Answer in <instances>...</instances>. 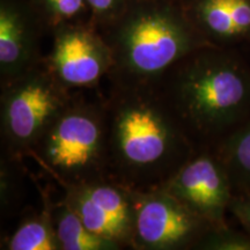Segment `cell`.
Segmentation results:
<instances>
[{"instance_id": "cell-16", "label": "cell", "mask_w": 250, "mask_h": 250, "mask_svg": "<svg viewBox=\"0 0 250 250\" xmlns=\"http://www.w3.org/2000/svg\"><path fill=\"white\" fill-rule=\"evenodd\" d=\"M196 249L199 250H250V235L229 227L212 228L206 233Z\"/></svg>"}, {"instance_id": "cell-8", "label": "cell", "mask_w": 250, "mask_h": 250, "mask_svg": "<svg viewBox=\"0 0 250 250\" xmlns=\"http://www.w3.org/2000/svg\"><path fill=\"white\" fill-rule=\"evenodd\" d=\"M159 188L182 202L213 228L228 226L226 214L235 193L228 173L214 152L198 151Z\"/></svg>"}, {"instance_id": "cell-11", "label": "cell", "mask_w": 250, "mask_h": 250, "mask_svg": "<svg viewBox=\"0 0 250 250\" xmlns=\"http://www.w3.org/2000/svg\"><path fill=\"white\" fill-rule=\"evenodd\" d=\"M181 5L211 44L225 48L250 40V0H184Z\"/></svg>"}, {"instance_id": "cell-19", "label": "cell", "mask_w": 250, "mask_h": 250, "mask_svg": "<svg viewBox=\"0 0 250 250\" xmlns=\"http://www.w3.org/2000/svg\"><path fill=\"white\" fill-rule=\"evenodd\" d=\"M229 212L237 219L245 232L250 235V195H235L229 205Z\"/></svg>"}, {"instance_id": "cell-18", "label": "cell", "mask_w": 250, "mask_h": 250, "mask_svg": "<svg viewBox=\"0 0 250 250\" xmlns=\"http://www.w3.org/2000/svg\"><path fill=\"white\" fill-rule=\"evenodd\" d=\"M132 0H86L88 20L98 29L107 27L126 9Z\"/></svg>"}, {"instance_id": "cell-5", "label": "cell", "mask_w": 250, "mask_h": 250, "mask_svg": "<svg viewBox=\"0 0 250 250\" xmlns=\"http://www.w3.org/2000/svg\"><path fill=\"white\" fill-rule=\"evenodd\" d=\"M74 93L65 88L44 61L1 85L0 131L2 154L22 160L67 107Z\"/></svg>"}, {"instance_id": "cell-6", "label": "cell", "mask_w": 250, "mask_h": 250, "mask_svg": "<svg viewBox=\"0 0 250 250\" xmlns=\"http://www.w3.org/2000/svg\"><path fill=\"white\" fill-rule=\"evenodd\" d=\"M132 242L136 250L196 249L212 225L161 188L133 191Z\"/></svg>"}, {"instance_id": "cell-12", "label": "cell", "mask_w": 250, "mask_h": 250, "mask_svg": "<svg viewBox=\"0 0 250 250\" xmlns=\"http://www.w3.org/2000/svg\"><path fill=\"white\" fill-rule=\"evenodd\" d=\"M214 154L224 165L235 195H250V117L220 140Z\"/></svg>"}, {"instance_id": "cell-3", "label": "cell", "mask_w": 250, "mask_h": 250, "mask_svg": "<svg viewBox=\"0 0 250 250\" xmlns=\"http://www.w3.org/2000/svg\"><path fill=\"white\" fill-rule=\"evenodd\" d=\"M100 31L112 58L107 79L118 85L155 86L188 55L213 46L170 0H132Z\"/></svg>"}, {"instance_id": "cell-2", "label": "cell", "mask_w": 250, "mask_h": 250, "mask_svg": "<svg viewBox=\"0 0 250 250\" xmlns=\"http://www.w3.org/2000/svg\"><path fill=\"white\" fill-rule=\"evenodd\" d=\"M155 87L196 146L218 144L250 117V70L221 46L188 55Z\"/></svg>"}, {"instance_id": "cell-4", "label": "cell", "mask_w": 250, "mask_h": 250, "mask_svg": "<svg viewBox=\"0 0 250 250\" xmlns=\"http://www.w3.org/2000/svg\"><path fill=\"white\" fill-rule=\"evenodd\" d=\"M30 156L61 187L110 179L103 98L87 100L79 92L74 93Z\"/></svg>"}, {"instance_id": "cell-14", "label": "cell", "mask_w": 250, "mask_h": 250, "mask_svg": "<svg viewBox=\"0 0 250 250\" xmlns=\"http://www.w3.org/2000/svg\"><path fill=\"white\" fill-rule=\"evenodd\" d=\"M43 199V210L34 212L20 221L17 229L6 240L5 249L61 250L52 218V201H48L46 196Z\"/></svg>"}, {"instance_id": "cell-10", "label": "cell", "mask_w": 250, "mask_h": 250, "mask_svg": "<svg viewBox=\"0 0 250 250\" xmlns=\"http://www.w3.org/2000/svg\"><path fill=\"white\" fill-rule=\"evenodd\" d=\"M48 29L31 0H0V83L44 61L41 37Z\"/></svg>"}, {"instance_id": "cell-1", "label": "cell", "mask_w": 250, "mask_h": 250, "mask_svg": "<svg viewBox=\"0 0 250 250\" xmlns=\"http://www.w3.org/2000/svg\"><path fill=\"white\" fill-rule=\"evenodd\" d=\"M103 101L109 176L127 189L161 187L198 152L155 86L110 83Z\"/></svg>"}, {"instance_id": "cell-15", "label": "cell", "mask_w": 250, "mask_h": 250, "mask_svg": "<svg viewBox=\"0 0 250 250\" xmlns=\"http://www.w3.org/2000/svg\"><path fill=\"white\" fill-rule=\"evenodd\" d=\"M37 12L51 31L59 24L83 20L88 8L86 0H31Z\"/></svg>"}, {"instance_id": "cell-17", "label": "cell", "mask_w": 250, "mask_h": 250, "mask_svg": "<svg viewBox=\"0 0 250 250\" xmlns=\"http://www.w3.org/2000/svg\"><path fill=\"white\" fill-rule=\"evenodd\" d=\"M21 160L11 158L1 153V182H0V188H1V212L2 213H9L13 210V206L17 205L18 203V169L17 166L20 164Z\"/></svg>"}, {"instance_id": "cell-9", "label": "cell", "mask_w": 250, "mask_h": 250, "mask_svg": "<svg viewBox=\"0 0 250 250\" xmlns=\"http://www.w3.org/2000/svg\"><path fill=\"white\" fill-rule=\"evenodd\" d=\"M64 189V201L90 232L124 248L132 242L131 190L111 179L70 184Z\"/></svg>"}, {"instance_id": "cell-20", "label": "cell", "mask_w": 250, "mask_h": 250, "mask_svg": "<svg viewBox=\"0 0 250 250\" xmlns=\"http://www.w3.org/2000/svg\"><path fill=\"white\" fill-rule=\"evenodd\" d=\"M170 1H174V2H177V4H182L184 0H170Z\"/></svg>"}, {"instance_id": "cell-13", "label": "cell", "mask_w": 250, "mask_h": 250, "mask_svg": "<svg viewBox=\"0 0 250 250\" xmlns=\"http://www.w3.org/2000/svg\"><path fill=\"white\" fill-rule=\"evenodd\" d=\"M52 218L61 250L122 249L117 243L90 232L64 198L59 202H52Z\"/></svg>"}, {"instance_id": "cell-7", "label": "cell", "mask_w": 250, "mask_h": 250, "mask_svg": "<svg viewBox=\"0 0 250 250\" xmlns=\"http://www.w3.org/2000/svg\"><path fill=\"white\" fill-rule=\"evenodd\" d=\"M52 45L44 62L71 92L94 89L112 67L110 48L88 19L59 24L51 30Z\"/></svg>"}]
</instances>
